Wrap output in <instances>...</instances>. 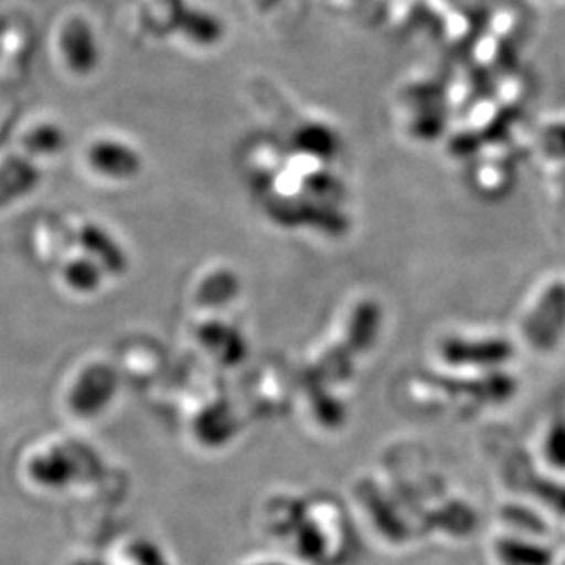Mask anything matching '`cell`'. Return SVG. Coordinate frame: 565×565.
<instances>
[{"label": "cell", "mask_w": 565, "mask_h": 565, "mask_svg": "<svg viewBox=\"0 0 565 565\" xmlns=\"http://www.w3.org/2000/svg\"><path fill=\"white\" fill-rule=\"evenodd\" d=\"M41 177L43 174L35 163V158L30 157L28 152L24 157L8 158L0 166V204H8L35 190Z\"/></svg>", "instance_id": "1"}, {"label": "cell", "mask_w": 565, "mask_h": 565, "mask_svg": "<svg viewBox=\"0 0 565 565\" xmlns=\"http://www.w3.org/2000/svg\"><path fill=\"white\" fill-rule=\"evenodd\" d=\"M65 54L68 66L77 74L93 72L99 63V44L87 22H72L65 32Z\"/></svg>", "instance_id": "2"}, {"label": "cell", "mask_w": 565, "mask_h": 565, "mask_svg": "<svg viewBox=\"0 0 565 565\" xmlns=\"http://www.w3.org/2000/svg\"><path fill=\"white\" fill-rule=\"evenodd\" d=\"M28 476L46 489H60L74 478L71 457L65 451L46 450L32 457L28 462Z\"/></svg>", "instance_id": "3"}, {"label": "cell", "mask_w": 565, "mask_h": 565, "mask_svg": "<svg viewBox=\"0 0 565 565\" xmlns=\"http://www.w3.org/2000/svg\"><path fill=\"white\" fill-rule=\"evenodd\" d=\"M180 33L185 41H190L195 46H215L224 38V24L212 11L193 8L185 10L180 19Z\"/></svg>", "instance_id": "4"}, {"label": "cell", "mask_w": 565, "mask_h": 565, "mask_svg": "<svg viewBox=\"0 0 565 565\" xmlns=\"http://www.w3.org/2000/svg\"><path fill=\"white\" fill-rule=\"evenodd\" d=\"M88 162L94 169H98L99 173L110 177L131 174L138 163L131 149L116 141H98L96 146L90 147Z\"/></svg>", "instance_id": "5"}, {"label": "cell", "mask_w": 565, "mask_h": 565, "mask_svg": "<svg viewBox=\"0 0 565 565\" xmlns=\"http://www.w3.org/2000/svg\"><path fill=\"white\" fill-rule=\"evenodd\" d=\"M66 287L76 292H90L99 285V273L93 263L87 259H71L65 267L61 268Z\"/></svg>", "instance_id": "6"}, {"label": "cell", "mask_w": 565, "mask_h": 565, "mask_svg": "<svg viewBox=\"0 0 565 565\" xmlns=\"http://www.w3.org/2000/svg\"><path fill=\"white\" fill-rule=\"evenodd\" d=\"M63 146V137L61 132L52 126L38 127L28 132L24 138V149L32 158L50 157L60 151Z\"/></svg>", "instance_id": "7"}, {"label": "cell", "mask_w": 565, "mask_h": 565, "mask_svg": "<svg viewBox=\"0 0 565 565\" xmlns=\"http://www.w3.org/2000/svg\"><path fill=\"white\" fill-rule=\"evenodd\" d=\"M558 565H565V558H564V561H561V564H558Z\"/></svg>", "instance_id": "8"}]
</instances>
